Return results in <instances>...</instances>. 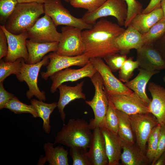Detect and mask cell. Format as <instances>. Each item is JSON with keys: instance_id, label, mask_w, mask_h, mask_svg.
I'll use <instances>...</instances> for the list:
<instances>
[{"instance_id": "6da1fadb", "label": "cell", "mask_w": 165, "mask_h": 165, "mask_svg": "<svg viewBox=\"0 0 165 165\" xmlns=\"http://www.w3.org/2000/svg\"><path fill=\"white\" fill-rule=\"evenodd\" d=\"M125 30L118 24L100 19L91 28L82 31L85 48L83 54L90 59L104 58L119 53L115 40Z\"/></svg>"}, {"instance_id": "7a4b0ae2", "label": "cell", "mask_w": 165, "mask_h": 165, "mask_svg": "<svg viewBox=\"0 0 165 165\" xmlns=\"http://www.w3.org/2000/svg\"><path fill=\"white\" fill-rule=\"evenodd\" d=\"M91 130L89 124L85 119H70L57 132L53 143L61 144L70 148L80 147L87 150L92 137Z\"/></svg>"}, {"instance_id": "3957f363", "label": "cell", "mask_w": 165, "mask_h": 165, "mask_svg": "<svg viewBox=\"0 0 165 165\" xmlns=\"http://www.w3.org/2000/svg\"><path fill=\"white\" fill-rule=\"evenodd\" d=\"M43 13H44L43 4L35 2L18 3L4 25L9 31L18 35L28 32Z\"/></svg>"}, {"instance_id": "277c9868", "label": "cell", "mask_w": 165, "mask_h": 165, "mask_svg": "<svg viewBox=\"0 0 165 165\" xmlns=\"http://www.w3.org/2000/svg\"><path fill=\"white\" fill-rule=\"evenodd\" d=\"M95 88V94L92 99L86 101V103L92 108L94 115L92 118L89 125L91 130L97 127L100 128H107L105 118L108 110L109 100L104 87L102 78L98 72H96L90 79Z\"/></svg>"}, {"instance_id": "5b68a950", "label": "cell", "mask_w": 165, "mask_h": 165, "mask_svg": "<svg viewBox=\"0 0 165 165\" xmlns=\"http://www.w3.org/2000/svg\"><path fill=\"white\" fill-rule=\"evenodd\" d=\"M43 5L44 13L52 19L56 27L63 25L83 30L89 29L93 26L86 23L82 18L72 15L64 6L60 0H46Z\"/></svg>"}, {"instance_id": "8992f818", "label": "cell", "mask_w": 165, "mask_h": 165, "mask_svg": "<svg viewBox=\"0 0 165 165\" xmlns=\"http://www.w3.org/2000/svg\"><path fill=\"white\" fill-rule=\"evenodd\" d=\"M48 55L45 56L42 60L36 63L29 64L23 61L22 65L19 74L16 75L18 80L27 83L28 90L26 93L27 98L31 100L33 96L35 97L40 101H45L46 97L45 93L41 91L38 85V78L41 68L47 65L49 62Z\"/></svg>"}, {"instance_id": "52a82bcc", "label": "cell", "mask_w": 165, "mask_h": 165, "mask_svg": "<svg viewBox=\"0 0 165 165\" xmlns=\"http://www.w3.org/2000/svg\"><path fill=\"white\" fill-rule=\"evenodd\" d=\"M127 14V6L123 0H106L95 11L86 12L82 19L87 24L93 25L99 19L113 16L117 19L118 24L124 26Z\"/></svg>"}, {"instance_id": "ba28073f", "label": "cell", "mask_w": 165, "mask_h": 165, "mask_svg": "<svg viewBox=\"0 0 165 165\" xmlns=\"http://www.w3.org/2000/svg\"><path fill=\"white\" fill-rule=\"evenodd\" d=\"M82 30L76 27L65 26L61 29V37L55 52L61 56H75L82 55L85 46L82 40Z\"/></svg>"}, {"instance_id": "9c48e42d", "label": "cell", "mask_w": 165, "mask_h": 165, "mask_svg": "<svg viewBox=\"0 0 165 165\" xmlns=\"http://www.w3.org/2000/svg\"><path fill=\"white\" fill-rule=\"evenodd\" d=\"M136 143L145 154L147 141L153 128L159 124L150 112L128 115Z\"/></svg>"}, {"instance_id": "30bf717a", "label": "cell", "mask_w": 165, "mask_h": 165, "mask_svg": "<svg viewBox=\"0 0 165 165\" xmlns=\"http://www.w3.org/2000/svg\"><path fill=\"white\" fill-rule=\"evenodd\" d=\"M56 27L52 19L45 14L28 31V38L38 43L59 42L62 34L57 31Z\"/></svg>"}, {"instance_id": "8fae6325", "label": "cell", "mask_w": 165, "mask_h": 165, "mask_svg": "<svg viewBox=\"0 0 165 165\" xmlns=\"http://www.w3.org/2000/svg\"><path fill=\"white\" fill-rule=\"evenodd\" d=\"M90 61L103 80L105 91L107 95L112 94L130 95L133 91L127 88L113 74L102 58H92Z\"/></svg>"}, {"instance_id": "7c38bea8", "label": "cell", "mask_w": 165, "mask_h": 165, "mask_svg": "<svg viewBox=\"0 0 165 165\" xmlns=\"http://www.w3.org/2000/svg\"><path fill=\"white\" fill-rule=\"evenodd\" d=\"M48 56L50 61L46 71L41 73L42 77L45 80L59 71L73 66L83 67L90 62V58L84 54L68 56L59 55L55 52H51Z\"/></svg>"}, {"instance_id": "4fadbf2b", "label": "cell", "mask_w": 165, "mask_h": 165, "mask_svg": "<svg viewBox=\"0 0 165 165\" xmlns=\"http://www.w3.org/2000/svg\"><path fill=\"white\" fill-rule=\"evenodd\" d=\"M97 72L90 61L88 64L81 68L75 69L68 68L59 71L50 77L52 81L50 92L53 94L55 93L59 86L66 82L75 81L85 77L91 79Z\"/></svg>"}, {"instance_id": "5bb4252c", "label": "cell", "mask_w": 165, "mask_h": 165, "mask_svg": "<svg viewBox=\"0 0 165 165\" xmlns=\"http://www.w3.org/2000/svg\"><path fill=\"white\" fill-rule=\"evenodd\" d=\"M108 96L117 109L128 115L150 112L148 105L134 92L130 95Z\"/></svg>"}, {"instance_id": "9a60e30c", "label": "cell", "mask_w": 165, "mask_h": 165, "mask_svg": "<svg viewBox=\"0 0 165 165\" xmlns=\"http://www.w3.org/2000/svg\"><path fill=\"white\" fill-rule=\"evenodd\" d=\"M0 28L4 32L8 42V52L5 61L12 62L22 58L26 63L28 58L26 45V41L28 38V32L15 35L9 31L4 25H0Z\"/></svg>"}, {"instance_id": "2e32d148", "label": "cell", "mask_w": 165, "mask_h": 165, "mask_svg": "<svg viewBox=\"0 0 165 165\" xmlns=\"http://www.w3.org/2000/svg\"><path fill=\"white\" fill-rule=\"evenodd\" d=\"M136 61L140 68L148 71L165 69V60L153 44H144L137 50Z\"/></svg>"}, {"instance_id": "e0dca14e", "label": "cell", "mask_w": 165, "mask_h": 165, "mask_svg": "<svg viewBox=\"0 0 165 165\" xmlns=\"http://www.w3.org/2000/svg\"><path fill=\"white\" fill-rule=\"evenodd\" d=\"M87 155L92 165H108L105 140L100 128L93 130Z\"/></svg>"}, {"instance_id": "ac0fdd59", "label": "cell", "mask_w": 165, "mask_h": 165, "mask_svg": "<svg viewBox=\"0 0 165 165\" xmlns=\"http://www.w3.org/2000/svg\"><path fill=\"white\" fill-rule=\"evenodd\" d=\"M148 89L152 97L148 106L149 112L156 117L161 126H165V89L150 82Z\"/></svg>"}, {"instance_id": "d6986e66", "label": "cell", "mask_w": 165, "mask_h": 165, "mask_svg": "<svg viewBox=\"0 0 165 165\" xmlns=\"http://www.w3.org/2000/svg\"><path fill=\"white\" fill-rule=\"evenodd\" d=\"M119 53L127 55L132 49L136 50L144 45L142 35L130 25L116 39Z\"/></svg>"}, {"instance_id": "ffe728a7", "label": "cell", "mask_w": 165, "mask_h": 165, "mask_svg": "<svg viewBox=\"0 0 165 165\" xmlns=\"http://www.w3.org/2000/svg\"><path fill=\"white\" fill-rule=\"evenodd\" d=\"M84 82V81H83L74 86L62 84L58 87L59 97L57 102V107L63 122L66 118V114L64 111L65 106L69 103L76 99H86V95L82 92Z\"/></svg>"}, {"instance_id": "44dd1931", "label": "cell", "mask_w": 165, "mask_h": 165, "mask_svg": "<svg viewBox=\"0 0 165 165\" xmlns=\"http://www.w3.org/2000/svg\"><path fill=\"white\" fill-rule=\"evenodd\" d=\"M101 129L105 140L108 165H119L122 149L121 140L118 134L110 131L107 128Z\"/></svg>"}, {"instance_id": "7402d4cb", "label": "cell", "mask_w": 165, "mask_h": 165, "mask_svg": "<svg viewBox=\"0 0 165 165\" xmlns=\"http://www.w3.org/2000/svg\"><path fill=\"white\" fill-rule=\"evenodd\" d=\"M54 144L50 142L45 143L43 146L45 156H41L37 165H43L48 162L49 165H68V150L63 146L54 147Z\"/></svg>"}, {"instance_id": "603a6c76", "label": "cell", "mask_w": 165, "mask_h": 165, "mask_svg": "<svg viewBox=\"0 0 165 165\" xmlns=\"http://www.w3.org/2000/svg\"><path fill=\"white\" fill-rule=\"evenodd\" d=\"M163 17V13L160 4L149 13H141L137 15L132 20L130 25L142 35L148 32L155 24Z\"/></svg>"}, {"instance_id": "cb8c5ba5", "label": "cell", "mask_w": 165, "mask_h": 165, "mask_svg": "<svg viewBox=\"0 0 165 165\" xmlns=\"http://www.w3.org/2000/svg\"><path fill=\"white\" fill-rule=\"evenodd\" d=\"M122 142L123 151L120 160L123 165H147L151 164L145 154L136 142L128 143L122 141Z\"/></svg>"}, {"instance_id": "d4e9b609", "label": "cell", "mask_w": 165, "mask_h": 165, "mask_svg": "<svg viewBox=\"0 0 165 165\" xmlns=\"http://www.w3.org/2000/svg\"><path fill=\"white\" fill-rule=\"evenodd\" d=\"M137 75L132 80L124 84L128 88L136 93L148 105L151 100L147 96L146 88L147 83L154 75L160 72L159 71H150L141 68H139Z\"/></svg>"}, {"instance_id": "484cf974", "label": "cell", "mask_w": 165, "mask_h": 165, "mask_svg": "<svg viewBox=\"0 0 165 165\" xmlns=\"http://www.w3.org/2000/svg\"><path fill=\"white\" fill-rule=\"evenodd\" d=\"M58 44L57 42L38 43L27 40L26 45L28 58L26 63L32 64L40 61L47 53L56 52Z\"/></svg>"}, {"instance_id": "4316f807", "label": "cell", "mask_w": 165, "mask_h": 165, "mask_svg": "<svg viewBox=\"0 0 165 165\" xmlns=\"http://www.w3.org/2000/svg\"><path fill=\"white\" fill-rule=\"evenodd\" d=\"M31 104L36 110L39 116L43 121L42 128L44 132L49 134L51 131L50 117L51 114L57 106V103H46L42 101L33 99L30 100Z\"/></svg>"}, {"instance_id": "83f0119b", "label": "cell", "mask_w": 165, "mask_h": 165, "mask_svg": "<svg viewBox=\"0 0 165 165\" xmlns=\"http://www.w3.org/2000/svg\"><path fill=\"white\" fill-rule=\"evenodd\" d=\"M119 119L118 136L121 140L128 143L136 142L134 133L128 115L116 109Z\"/></svg>"}, {"instance_id": "f1b7e54d", "label": "cell", "mask_w": 165, "mask_h": 165, "mask_svg": "<svg viewBox=\"0 0 165 165\" xmlns=\"http://www.w3.org/2000/svg\"><path fill=\"white\" fill-rule=\"evenodd\" d=\"M5 108L15 114L29 113L34 118L39 117L36 110L32 105H28L22 102L15 96L6 105Z\"/></svg>"}, {"instance_id": "f546056e", "label": "cell", "mask_w": 165, "mask_h": 165, "mask_svg": "<svg viewBox=\"0 0 165 165\" xmlns=\"http://www.w3.org/2000/svg\"><path fill=\"white\" fill-rule=\"evenodd\" d=\"M165 35V18L163 17L142 35L144 44H153Z\"/></svg>"}, {"instance_id": "4dcf8cb0", "label": "cell", "mask_w": 165, "mask_h": 165, "mask_svg": "<svg viewBox=\"0 0 165 165\" xmlns=\"http://www.w3.org/2000/svg\"><path fill=\"white\" fill-rule=\"evenodd\" d=\"M24 60L20 58L13 62H6L0 60V82H3L8 76L13 74H19Z\"/></svg>"}, {"instance_id": "1f68e13d", "label": "cell", "mask_w": 165, "mask_h": 165, "mask_svg": "<svg viewBox=\"0 0 165 165\" xmlns=\"http://www.w3.org/2000/svg\"><path fill=\"white\" fill-rule=\"evenodd\" d=\"M160 125L155 127L151 133L147 141L145 155L151 164L154 158L158 146Z\"/></svg>"}, {"instance_id": "d6a6232c", "label": "cell", "mask_w": 165, "mask_h": 165, "mask_svg": "<svg viewBox=\"0 0 165 165\" xmlns=\"http://www.w3.org/2000/svg\"><path fill=\"white\" fill-rule=\"evenodd\" d=\"M139 66L138 61L136 60L134 61L133 57L127 58L119 70V80L125 82L129 81L133 75L134 70L138 68Z\"/></svg>"}, {"instance_id": "836d02e7", "label": "cell", "mask_w": 165, "mask_h": 165, "mask_svg": "<svg viewBox=\"0 0 165 165\" xmlns=\"http://www.w3.org/2000/svg\"><path fill=\"white\" fill-rule=\"evenodd\" d=\"M108 106L105 118L106 126L110 131L118 134L119 122L116 109L108 97Z\"/></svg>"}, {"instance_id": "e575fe53", "label": "cell", "mask_w": 165, "mask_h": 165, "mask_svg": "<svg viewBox=\"0 0 165 165\" xmlns=\"http://www.w3.org/2000/svg\"><path fill=\"white\" fill-rule=\"evenodd\" d=\"M87 151L82 148H70L69 153L73 161V165H92L87 155Z\"/></svg>"}, {"instance_id": "d590c367", "label": "cell", "mask_w": 165, "mask_h": 165, "mask_svg": "<svg viewBox=\"0 0 165 165\" xmlns=\"http://www.w3.org/2000/svg\"><path fill=\"white\" fill-rule=\"evenodd\" d=\"M106 0H70V4L73 7L82 8L87 12H93L99 8Z\"/></svg>"}, {"instance_id": "8d00e7d4", "label": "cell", "mask_w": 165, "mask_h": 165, "mask_svg": "<svg viewBox=\"0 0 165 165\" xmlns=\"http://www.w3.org/2000/svg\"><path fill=\"white\" fill-rule=\"evenodd\" d=\"M127 6V14L124 26L125 28L130 25L132 20L138 14L142 13L143 6L137 0H123Z\"/></svg>"}, {"instance_id": "74e56055", "label": "cell", "mask_w": 165, "mask_h": 165, "mask_svg": "<svg viewBox=\"0 0 165 165\" xmlns=\"http://www.w3.org/2000/svg\"><path fill=\"white\" fill-rule=\"evenodd\" d=\"M127 58V55L119 53L106 57L104 59L112 72H115L120 69Z\"/></svg>"}, {"instance_id": "f35d334b", "label": "cell", "mask_w": 165, "mask_h": 165, "mask_svg": "<svg viewBox=\"0 0 165 165\" xmlns=\"http://www.w3.org/2000/svg\"><path fill=\"white\" fill-rule=\"evenodd\" d=\"M18 3L17 0H0L1 21L5 23Z\"/></svg>"}, {"instance_id": "ab89813d", "label": "cell", "mask_w": 165, "mask_h": 165, "mask_svg": "<svg viewBox=\"0 0 165 165\" xmlns=\"http://www.w3.org/2000/svg\"><path fill=\"white\" fill-rule=\"evenodd\" d=\"M165 152V126H161L157 151L151 163L154 165L161 155Z\"/></svg>"}, {"instance_id": "60d3db41", "label": "cell", "mask_w": 165, "mask_h": 165, "mask_svg": "<svg viewBox=\"0 0 165 165\" xmlns=\"http://www.w3.org/2000/svg\"><path fill=\"white\" fill-rule=\"evenodd\" d=\"M3 82H0V109L5 108L6 105L15 96L5 89Z\"/></svg>"}, {"instance_id": "b9f144b4", "label": "cell", "mask_w": 165, "mask_h": 165, "mask_svg": "<svg viewBox=\"0 0 165 165\" xmlns=\"http://www.w3.org/2000/svg\"><path fill=\"white\" fill-rule=\"evenodd\" d=\"M8 52V42L6 36L2 30L0 28V59L6 57Z\"/></svg>"}, {"instance_id": "7bdbcfd3", "label": "cell", "mask_w": 165, "mask_h": 165, "mask_svg": "<svg viewBox=\"0 0 165 165\" xmlns=\"http://www.w3.org/2000/svg\"><path fill=\"white\" fill-rule=\"evenodd\" d=\"M153 45L165 60V35L156 41Z\"/></svg>"}, {"instance_id": "ee69618b", "label": "cell", "mask_w": 165, "mask_h": 165, "mask_svg": "<svg viewBox=\"0 0 165 165\" xmlns=\"http://www.w3.org/2000/svg\"><path fill=\"white\" fill-rule=\"evenodd\" d=\"M161 0H151L147 6L143 9L142 13H149L160 4Z\"/></svg>"}, {"instance_id": "f6af8a7d", "label": "cell", "mask_w": 165, "mask_h": 165, "mask_svg": "<svg viewBox=\"0 0 165 165\" xmlns=\"http://www.w3.org/2000/svg\"><path fill=\"white\" fill-rule=\"evenodd\" d=\"M154 165H165V152L161 155Z\"/></svg>"}, {"instance_id": "bcb514c9", "label": "cell", "mask_w": 165, "mask_h": 165, "mask_svg": "<svg viewBox=\"0 0 165 165\" xmlns=\"http://www.w3.org/2000/svg\"><path fill=\"white\" fill-rule=\"evenodd\" d=\"M18 3H25L35 2L43 4L46 0H17Z\"/></svg>"}, {"instance_id": "7dc6e473", "label": "cell", "mask_w": 165, "mask_h": 165, "mask_svg": "<svg viewBox=\"0 0 165 165\" xmlns=\"http://www.w3.org/2000/svg\"><path fill=\"white\" fill-rule=\"evenodd\" d=\"M160 5L163 13L164 17L165 18V0H161Z\"/></svg>"}, {"instance_id": "c3c4849f", "label": "cell", "mask_w": 165, "mask_h": 165, "mask_svg": "<svg viewBox=\"0 0 165 165\" xmlns=\"http://www.w3.org/2000/svg\"><path fill=\"white\" fill-rule=\"evenodd\" d=\"M163 81L165 83V75L164 76V77H163Z\"/></svg>"}, {"instance_id": "681fc988", "label": "cell", "mask_w": 165, "mask_h": 165, "mask_svg": "<svg viewBox=\"0 0 165 165\" xmlns=\"http://www.w3.org/2000/svg\"><path fill=\"white\" fill-rule=\"evenodd\" d=\"M66 2H69L70 0H64Z\"/></svg>"}]
</instances>
